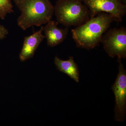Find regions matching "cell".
<instances>
[{
    "label": "cell",
    "mask_w": 126,
    "mask_h": 126,
    "mask_svg": "<svg viewBox=\"0 0 126 126\" xmlns=\"http://www.w3.org/2000/svg\"><path fill=\"white\" fill-rule=\"evenodd\" d=\"M115 21H117L113 16L101 12L72 30V37L77 47L94 48L99 45L103 34Z\"/></svg>",
    "instance_id": "6da1fadb"
},
{
    "label": "cell",
    "mask_w": 126,
    "mask_h": 126,
    "mask_svg": "<svg viewBox=\"0 0 126 126\" xmlns=\"http://www.w3.org/2000/svg\"><path fill=\"white\" fill-rule=\"evenodd\" d=\"M9 33L8 30L4 26L0 24V40L5 38Z\"/></svg>",
    "instance_id": "8fae6325"
},
{
    "label": "cell",
    "mask_w": 126,
    "mask_h": 126,
    "mask_svg": "<svg viewBox=\"0 0 126 126\" xmlns=\"http://www.w3.org/2000/svg\"><path fill=\"white\" fill-rule=\"evenodd\" d=\"M57 21L50 20L44 27V35L47 40L48 46L54 47L59 45L67 38L68 33V27L61 29L58 27Z\"/></svg>",
    "instance_id": "ba28073f"
},
{
    "label": "cell",
    "mask_w": 126,
    "mask_h": 126,
    "mask_svg": "<svg viewBox=\"0 0 126 126\" xmlns=\"http://www.w3.org/2000/svg\"><path fill=\"white\" fill-rule=\"evenodd\" d=\"M13 0L15 3L16 5L17 6L18 8H19L24 0Z\"/></svg>",
    "instance_id": "7c38bea8"
},
{
    "label": "cell",
    "mask_w": 126,
    "mask_h": 126,
    "mask_svg": "<svg viewBox=\"0 0 126 126\" xmlns=\"http://www.w3.org/2000/svg\"><path fill=\"white\" fill-rule=\"evenodd\" d=\"M102 36L101 42L108 55L111 57L126 59V29L124 27L107 31Z\"/></svg>",
    "instance_id": "5b68a950"
},
{
    "label": "cell",
    "mask_w": 126,
    "mask_h": 126,
    "mask_svg": "<svg viewBox=\"0 0 126 126\" xmlns=\"http://www.w3.org/2000/svg\"><path fill=\"white\" fill-rule=\"evenodd\" d=\"M43 31L44 27L41 26L38 31L34 32L29 36L25 37L19 55L21 61L24 62L33 56L39 46L45 38Z\"/></svg>",
    "instance_id": "52a82bcc"
},
{
    "label": "cell",
    "mask_w": 126,
    "mask_h": 126,
    "mask_svg": "<svg viewBox=\"0 0 126 126\" xmlns=\"http://www.w3.org/2000/svg\"><path fill=\"white\" fill-rule=\"evenodd\" d=\"M55 64L57 69L65 74L77 83L79 82V72L78 66L72 56L67 60H63L58 56L54 59Z\"/></svg>",
    "instance_id": "9c48e42d"
},
{
    "label": "cell",
    "mask_w": 126,
    "mask_h": 126,
    "mask_svg": "<svg viewBox=\"0 0 126 126\" xmlns=\"http://www.w3.org/2000/svg\"><path fill=\"white\" fill-rule=\"evenodd\" d=\"M88 8L90 18L94 17L101 12L113 16L118 21H121L126 15V5L120 0H82Z\"/></svg>",
    "instance_id": "8992f818"
},
{
    "label": "cell",
    "mask_w": 126,
    "mask_h": 126,
    "mask_svg": "<svg viewBox=\"0 0 126 126\" xmlns=\"http://www.w3.org/2000/svg\"><path fill=\"white\" fill-rule=\"evenodd\" d=\"M120 1L123 4L126 5V0H120Z\"/></svg>",
    "instance_id": "4fadbf2b"
},
{
    "label": "cell",
    "mask_w": 126,
    "mask_h": 126,
    "mask_svg": "<svg viewBox=\"0 0 126 126\" xmlns=\"http://www.w3.org/2000/svg\"><path fill=\"white\" fill-rule=\"evenodd\" d=\"M55 0L59 1V0Z\"/></svg>",
    "instance_id": "5bb4252c"
},
{
    "label": "cell",
    "mask_w": 126,
    "mask_h": 126,
    "mask_svg": "<svg viewBox=\"0 0 126 126\" xmlns=\"http://www.w3.org/2000/svg\"><path fill=\"white\" fill-rule=\"evenodd\" d=\"M18 9L21 13L17 25L24 31L47 24L54 14V6L49 0H24Z\"/></svg>",
    "instance_id": "7a4b0ae2"
},
{
    "label": "cell",
    "mask_w": 126,
    "mask_h": 126,
    "mask_svg": "<svg viewBox=\"0 0 126 126\" xmlns=\"http://www.w3.org/2000/svg\"><path fill=\"white\" fill-rule=\"evenodd\" d=\"M121 59L117 58L118 73L111 87L115 97L114 119L119 122H124L126 115V70Z\"/></svg>",
    "instance_id": "277c9868"
},
{
    "label": "cell",
    "mask_w": 126,
    "mask_h": 126,
    "mask_svg": "<svg viewBox=\"0 0 126 126\" xmlns=\"http://www.w3.org/2000/svg\"><path fill=\"white\" fill-rule=\"evenodd\" d=\"M54 14L57 21L66 27L78 26L90 19L89 10L82 0L57 1Z\"/></svg>",
    "instance_id": "3957f363"
},
{
    "label": "cell",
    "mask_w": 126,
    "mask_h": 126,
    "mask_svg": "<svg viewBox=\"0 0 126 126\" xmlns=\"http://www.w3.org/2000/svg\"><path fill=\"white\" fill-rule=\"evenodd\" d=\"M11 0H0V18L4 20L7 14L14 12Z\"/></svg>",
    "instance_id": "30bf717a"
}]
</instances>
